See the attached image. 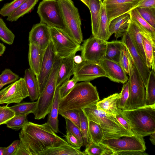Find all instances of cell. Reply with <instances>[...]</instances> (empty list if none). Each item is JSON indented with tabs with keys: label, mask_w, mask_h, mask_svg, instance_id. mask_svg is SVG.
<instances>
[{
	"label": "cell",
	"mask_w": 155,
	"mask_h": 155,
	"mask_svg": "<svg viewBox=\"0 0 155 155\" xmlns=\"http://www.w3.org/2000/svg\"><path fill=\"white\" fill-rule=\"evenodd\" d=\"M37 101L29 102H23L17 103L9 107L14 111L15 115H28L33 113L36 107Z\"/></svg>",
	"instance_id": "cell-36"
},
{
	"label": "cell",
	"mask_w": 155,
	"mask_h": 155,
	"mask_svg": "<svg viewBox=\"0 0 155 155\" xmlns=\"http://www.w3.org/2000/svg\"><path fill=\"white\" fill-rule=\"evenodd\" d=\"M146 106L155 104V71L152 70L146 86Z\"/></svg>",
	"instance_id": "cell-33"
},
{
	"label": "cell",
	"mask_w": 155,
	"mask_h": 155,
	"mask_svg": "<svg viewBox=\"0 0 155 155\" xmlns=\"http://www.w3.org/2000/svg\"></svg>",
	"instance_id": "cell-63"
},
{
	"label": "cell",
	"mask_w": 155,
	"mask_h": 155,
	"mask_svg": "<svg viewBox=\"0 0 155 155\" xmlns=\"http://www.w3.org/2000/svg\"><path fill=\"white\" fill-rule=\"evenodd\" d=\"M51 41L56 55L63 58L81 51V45L66 32L58 28L49 27Z\"/></svg>",
	"instance_id": "cell-6"
},
{
	"label": "cell",
	"mask_w": 155,
	"mask_h": 155,
	"mask_svg": "<svg viewBox=\"0 0 155 155\" xmlns=\"http://www.w3.org/2000/svg\"><path fill=\"white\" fill-rule=\"evenodd\" d=\"M98 63L104 71L107 77L111 81L123 84L128 81L127 74L119 62L104 58Z\"/></svg>",
	"instance_id": "cell-17"
},
{
	"label": "cell",
	"mask_w": 155,
	"mask_h": 155,
	"mask_svg": "<svg viewBox=\"0 0 155 155\" xmlns=\"http://www.w3.org/2000/svg\"><path fill=\"white\" fill-rule=\"evenodd\" d=\"M147 155L148 154L145 152L140 151H122L117 152L115 155Z\"/></svg>",
	"instance_id": "cell-53"
},
{
	"label": "cell",
	"mask_w": 155,
	"mask_h": 155,
	"mask_svg": "<svg viewBox=\"0 0 155 155\" xmlns=\"http://www.w3.org/2000/svg\"><path fill=\"white\" fill-rule=\"evenodd\" d=\"M67 142L71 145L80 149L83 146L78 138L69 131H66V134L64 135Z\"/></svg>",
	"instance_id": "cell-48"
},
{
	"label": "cell",
	"mask_w": 155,
	"mask_h": 155,
	"mask_svg": "<svg viewBox=\"0 0 155 155\" xmlns=\"http://www.w3.org/2000/svg\"><path fill=\"white\" fill-rule=\"evenodd\" d=\"M15 115L13 110L8 105L2 106L0 110V125L6 123Z\"/></svg>",
	"instance_id": "cell-46"
},
{
	"label": "cell",
	"mask_w": 155,
	"mask_h": 155,
	"mask_svg": "<svg viewBox=\"0 0 155 155\" xmlns=\"http://www.w3.org/2000/svg\"><path fill=\"white\" fill-rule=\"evenodd\" d=\"M123 138L103 140L100 143L108 147L115 153L122 151H140L145 152V143L143 138L136 134Z\"/></svg>",
	"instance_id": "cell-9"
},
{
	"label": "cell",
	"mask_w": 155,
	"mask_h": 155,
	"mask_svg": "<svg viewBox=\"0 0 155 155\" xmlns=\"http://www.w3.org/2000/svg\"><path fill=\"white\" fill-rule=\"evenodd\" d=\"M5 147H0V155H3Z\"/></svg>",
	"instance_id": "cell-58"
},
{
	"label": "cell",
	"mask_w": 155,
	"mask_h": 155,
	"mask_svg": "<svg viewBox=\"0 0 155 155\" xmlns=\"http://www.w3.org/2000/svg\"><path fill=\"white\" fill-rule=\"evenodd\" d=\"M143 18L151 26L155 28V8H136Z\"/></svg>",
	"instance_id": "cell-38"
},
{
	"label": "cell",
	"mask_w": 155,
	"mask_h": 155,
	"mask_svg": "<svg viewBox=\"0 0 155 155\" xmlns=\"http://www.w3.org/2000/svg\"><path fill=\"white\" fill-rule=\"evenodd\" d=\"M19 136L31 155H45L47 149L68 143L56 134L47 122L39 124L27 121Z\"/></svg>",
	"instance_id": "cell-1"
},
{
	"label": "cell",
	"mask_w": 155,
	"mask_h": 155,
	"mask_svg": "<svg viewBox=\"0 0 155 155\" xmlns=\"http://www.w3.org/2000/svg\"><path fill=\"white\" fill-rule=\"evenodd\" d=\"M28 41L45 50L51 41L49 27L40 22L34 25L29 32Z\"/></svg>",
	"instance_id": "cell-16"
},
{
	"label": "cell",
	"mask_w": 155,
	"mask_h": 155,
	"mask_svg": "<svg viewBox=\"0 0 155 155\" xmlns=\"http://www.w3.org/2000/svg\"><path fill=\"white\" fill-rule=\"evenodd\" d=\"M13 155H31L24 145L20 140V143Z\"/></svg>",
	"instance_id": "cell-51"
},
{
	"label": "cell",
	"mask_w": 155,
	"mask_h": 155,
	"mask_svg": "<svg viewBox=\"0 0 155 155\" xmlns=\"http://www.w3.org/2000/svg\"><path fill=\"white\" fill-rule=\"evenodd\" d=\"M107 42L93 35L84 40L81 49L83 60L98 63L105 56Z\"/></svg>",
	"instance_id": "cell-10"
},
{
	"label": "cell",
	"mask_w": 155,
	"mask_h": 155,
	"mask_svg": "<svg viewBox=\"0 0 155 155\" xmlns=\"http://www.w3.org/2000/svg\"><path fill=\"white\" fill-rule=\"evenodd\" d=\"M79 111L70 110L59 114L65 119H67L77 125L80 129V116Z\"/></svg>",
	"instance_id": "cell-45"
},
{
	"label": "cell",
	"mask_w": 155,
	"mask_h": 155,
	"mask_svg": "<svg viewBox=\"0 0 155 155\" xmlns=\"http://www.w3.org/2000/svg\"><path fill=\"white\" fill-rule=\"evenodd\" d=\"M58 0L67 33L81 45L83 41V37L78 9L72 0Z\"/></svg>",
	"instance_id": "cell-5"
},
{
	"label": "cell",
	"mask_w": 155,
	"mask_h": 155,
	"mask_svg": "<svg viewBox=\"0 0 155 155\" xmlns=\"http://www.w3.org/2000/svg\"><path fill=\"white\" fill-rule=\"evenodd\" d=\"M99 100L96 87L89 81L77 83L71 91L61 100L58 114L70 110H82Z\"/></svg>",
	"instance_id": "cell-2"
},
{
	"label": "cell",
	"mask_w": 155,
	"mask_h": 155,
	"mask_svg": "<svg viewBox=\"0 0 155 155\" xmlns=\"http://www.w3.org/2000/svg\"><path fill=\"white\" fill-rule=\"evenodd\" d=\"M15 38L14 34L8 28L3 20L0 18V39L4 43L11 45Z\"/></svg>",
	"instance_id": "cell-37"
},
{
	"label": "cell",
	"mask_w": 155,
	"mask_h": 155,
	"mask_svg": "<svg viewBox=\"0 0 155 155\" xmlns=\"http://www.w3.org/2000/svg\"><path fill=\"white\" fill-rule=\"evenodd\" d=\"M120 94V98L117 102V107L118 109L124 110L130 95V82L129 80L123 85Z\"/></svg>",
	"instance_id": "cell-40"
},
{
	"label": "cell",
	"mask_w": 155,
	"mask_h": 155,
	"mask_svg": "<svg viewBox=\"0 0 155 155\" xmlns=\"http://www.w3.org/2000/svg\"><path fill=\"white\" fill-rule=\"evenodd\" d=\"M75 54L62 59L58 70L56 87L60 86L73 75L75 63L74 58Z\"/></svg>",
	"instance_id": "cell-19"
},
{
	"label": "cell",
	"mask_w": 155,
	"mask_h": 155,
	"mask_svg": "<svg viewBox=\"0 0 155 155\" xmlns=\"http://www.w3.org/2000/svg\"><path fill=\"white\" fill-rule=\"evenodd\" d=\"M4 86L2 84H0V90Z\"/></svg>",
	"instance_id": "cell-59"
},
{
	"label": "cell",
	"mask_w": 155,
	"mask_h": 155,
	"mask_svg": "<svg viewBox=\"0 0 155 155\" xmlns=\"http://www.w3.org/2000/svg\"><path fill=\"white\" fill-rule=\"evenodd\" d=\"M121 40L127 48L133 63L140 73L146 87L150 69L139 54L127 31L122 36Z\"/></svg>",
	"instance_id": "cell-14"
},
{
	"label": "cell",
	"mask_w": 155,
	"mask_h": 155,
	"mask_svg": "<svg viewBox=\"0 0 155 155\" xmlns=\"http://www.w3.org/2000/svg\"><path fill=\"white\" fill-rule=\"evenodd\" d=\"M143 0H104L109 23L114 18L137 8Z\"/></svg>",
	"instance_id": "cell-13"
},
{
	"label": "cell",
	"mask_w": 155,
	"mask_h": 155,
	"mask_svg": "<svg viewBox=\"0 0 155 155\" xmlns=\"http://www.w3.org/2000/svg\"><path fill=\"white\" fill-rule=\"evenodd\" d=\"M19 79V76L10 69H5L0 75V81L4 86L13 83Z\"/></svg>",
	"instance_id": "cell-44"
},
{
	"label": "cell",
	"mask_w": 155,
	"mask_h": 155,
	"mask_svg": "<svg viewBox=\"0 0 155 155\" xmlns=\"http://www.w3.org/2000/svg\"><path fill=\"white\" fill-rule=\"evenodd\" d=\"M109 25L105 8L102 2L98 29L96 37L107 41L110 37L109 32Z\"/></svg>",
	"instance_id": "cell-28"
},
{
	"label": "cell",
	"mask_w": 155,
	"mask_h": 155,
	"mask_svg": "<svg viewBox=\"0 0 155 155\" xmlns=\"http://www.w3.org/2000/svg\"><path fill=\"white\" fill-rule=\"evenodd\" d=\"M115 116L119 123L125 128L131 132H133L128 121L122 114L120 112V110L118 113L116 114Z\"/></svg>",
	"instance_id": "cell-49"
},
{
	"label": "cell",
	"mask_w": 155,
	"mask_h": 155,
	"mask_svg": "<svg viewBox=\"0 0 155 155\" xmlns=\"http://www.w3.org/2000/svg\"><path fill=\"white\" fill-rule=\"evenodd\" d=\"M119 63L126 74L130 75L133 72V63L127 48L123 42Z\"/></svg>",
	"instance_id": "cell-34"
},
{
	"label": "cell",
	"mask_w": 155,
	"mask_h": 155,
	"mask_svg": "<svg viewBox=\"0 0 155 155\" xmlns=\"http://www.w3.org/2000/svg\"><path fill=\"white\" fill-rule=\"evenodd\" d=\"M137 7L144 8H155V0H143Z\"/></svg>",
	"instance_id": "cell-52"
},
{
	"label": "cell",
	"mask_w": 155,
	"mask_h": 155,
	"mask_svg": "<svg viewBox=\"0 0 155 155\" xmlns=\"http://www.w3.org/2000/svg\"><path fill=\"white\" fill-rule=\"evenodd\" d=\"M45 155H86L77 147L69 143L61 145L57 147L49 148L45 152Z\"/></svg>",
	"instance_id": "cell-27"
},
{
	"label": "cell",
	"mask_w": 155,
	"mask_h": 155,
	"mask_svg": "<svg viewBox=\"0 0 155 155\" xmlns=\"http://www.w3.org/2000/svg\"><path fill=\"white\" fill-rule=\"evenodd\" d=\"M150 135V140L152 143L155 145V132L151 134Z\"/></svg>",
	"instance_id": "cell-55"
},
{
	"label": "cell",
	"mask_w": 155,
	"mask_h": 155,
	"mask_svg": "<svg viewBox=\"0 0 155 155\" xmlns=\"http://www.w3.org/2000/svg\"><path fill=\"white\" fill-rule=\"evenodd\" d=\"M129 12L130 15L131 20L155 39V28L151 26L143 18L136 8L132 9Z\"/></svg>",
	"instance_id": "cell-31"
},
{
	"label": "cell",
	"mask_w": 155,
	"mask_h": 155,
	"mask_svg": "<svg viewBox=\"0 0 155 155\" xmlns=\"http://www.w3.org/2000/svg\"><path fill=\"white\" fill-rule=\"evenodd\" d=\"M102 2L101 0H89V8L91 16L92 35L96 37L98 32Z\"/></svg>",
	"instance_id": "cell-26"
},
{
	"label": "cell",
	"mask_w": 155,
	"mask_h": 155,
	"mask_svg": "<svg viewBox=\"0 0 155 155\" xmlns=\"http://www.w3.org/2000/svg\"><path fill=\"white\" fill-rule=\"evenodd\" d=\"M122 44L121 40L107 41L106 52L104 58L119 63Z\"/></svg>",
	"instance_id": "cell-30"
},
{
	"label": "cell",
	"mask_w": 155,
	"mask_h": 155,
	"mask_svg": "<svg viewBox=\"0 0 155 155\" xmlns=\"http://www.w3.org/2000/svg\"><path fill=\"white\" fill-rule=\"evenodd\" d=\"M74 76L78 81H89L107 75L98 63L83 60L79 64H75Z\"/></svg>",
	"instance_id": "cell-12"
},
{
	"label": "cell",
	"mask_w": 155,
	"mask_h": 155,
	"mask_svg": "<svg viewBox=\"0 0 155 155\" xmlns=\"http://www.w3.org/2000/svg\"><path fill=\"white\" fill-rule=\"evenodd\" d=\"M143 43L146 64L150 69L155 71V39L147 33H144Z\"/></svg>",
	"instance_id": "cell-23"
},
{
	"label": "cell",
	"mask_w": 155,
	"mask_h": 155,
	"mask_svg": "<svg viewBox=\"0 0 155 155\" xmlns=\"http://www.w3.org/2000/svg\"><path fill=\"white\" fill-rule=\"evenodd\" d=\"M80 116V130L84 142V145L85 147L88 143V121L82 110L79 111Z\"/></svg>",
	"instance_id": "cell-41"
},
{
	"label": "cell",
	"mask_w": 155,
	"mask_h": 155,
	"mask_svg": "<svg viewBox=\"0 0 155 155\" xmlns=\"http://www.w3.org/2000/svg\"><path fill=\"white\" fill-rule=\"evenodd\" d=\"M37 12L40 23L67 32L58 0H42L39 5Z\"/></svg>",
	"instance_id": "cell-7"
},
{
	"label": "cell",
	"mask_w": 155,
	"mask_h": 155,
	"mask_svg": "<svg viewBox=\"0 0 155 155\" xmlns=\"http://www.w3.org/2000/svg\"><path fill=\"white\" fill-rule=\"evenodd\" d=\"M29 47L28 61L30 68L38 78L39 75L45 50L41 49L36 45L31 43H29Z\"/></svg>",
	"instance_id": "cell-20"
},
{
	"label": "cell",
	"mask_w": 155,
	"mask_h": 155,
	"mask_svg": "<svg viewBox=\"0 0 155 155\" xmlns=\"http://www.w3.org/2000/svg\"><path fill=\"white\" fill-rule=\"evenodd\" d=\"M27 116L26 114L15 115L6 123L7 127L15 130L22 129L27 121Z\"/></svg>",
	"instance_id": "cell-39"
},
{
	"label": "cell",
	"mask_w": 155,
	"mask_h": 155,
	"mask_svg": "<svg viewBox=\"0 0 155 155\" xmlns=\"http://www.w3.org/2000/svg\"><path fill=\"white\" fill-rule=\"evenodd\" d=\"M1 84V82L0 81V84Z\"/></svg>",
	"instance_id": "cell-61"
},
{
	"label": "cell",
	"mask_w": 155,
	"mask_h": 155,
	"mask_svg": "<svg viewBox=\"0 0 155 155\" xmlns=\"http://www.w3.org/2000/svg\"><path fill=\"white\" fill-rule=\"evenodd\" d=\"M120 112L134 133L143 138L155 132V104Z\"/></svg>",
	"instance_id": "cell-4"
},
{
	"label": "cell",
	"mask_w": 155,
	"mask_h": 155,
	"mask_svg": "<svg viewBox=\"0 0 155 155\" xmlns=\"http://www.w3.org/2000/svg\"><path fill=\"white\" fill-rule=\"evenodd\" d=\"M5 49V46L3 44L0 43V56H2L3 54Z\"/></svg>",
	"instance_id": "cell-56"
},
{
	"label": "cell",
	"mask_w": 155,
	"mask_h": 155,
	"mask_svg": "<svg viewBox=\"0 0 155 155\" xmlns=\"http://www.w3.org/2000/svg\"><path fill=\"white\" fill-rule=\"evenodd\" d=\"M96 103L84 108L82 110L88 121L94 122L101 127L104 134L103 140L130 136L134 134L133 132L125 128L115 115L97 109Z\"/></svg>",
	"instance_id": "cell-3"
},
{
	"label": "cell",
	"mask_w": 155,
	"mask_h": 155,
	"mask_svg": "<svg viewBox=\"0 0 155 155\" xmlns=\"http://www.w3.org/2000/svg\"><path fill=\"white\" fill-rule=\"evenodd\" d=\"M84 3L88 8L89 5V0H80Z\"/></svg>",
	"instance_id": "cell-57"
},
{
	"label": "cell",
	"mask_w": 155,
	"mask_h": 155,
	"mask_svg": "<svg viewBox=\"0 0 155 155\" xmlns=\"http://www.w3.org/2000/svg\"><path fill=\"white\" fill-rule=\"evenodd\" d=\"M56 56L54 47L51 41L44 51L39 75L37 78L39 84L40 94L44 88L50 75Z\"/></svg>",
	"instance_id": "cell-15"
},
{
	"label": "cell",
	"mask_w": 155,
	"mask_h": 155,
	"mask_svg": "<svg viewBox=\"0 0 155 155\" xmlns=\"http://www.w3.org/2000/svg\"><path fill=\"white\" fill-rule=\"evenodd\" d=\"M127 32L131 38L139 54L146 64L143 40L144 33L147 32L139 27L131 20Z\"/></svg>",
	"instance_id": "cell-21"
},
{
	"label": "cell",
	"mask_w": 155,
	"mask_h": 155,
	"mask_svg": "<svg viewBox=\"0 0 155 155\" xmlns=\"http://www.w3.org/2000/svg\"><path fill=\"white\" fill-rule=\"evenodd\" d=\"M74 60L75 64H79L83 60L81 56L78 55L76 56L75 55L74 57Z\"/></svg>",
	"instance_id": "cell-54"
},
{
	"label": "cell",
	"mask_w": 155,
	"mask_h": 155,
	"mask_svg": "<svg viewBox=\"0 0 155 155\" xmlns=\"http://www.w3.org/2000/svg\"><path fill=\"white\" fill-rule=\"evenodd\" d=\"M78 82L77 79L73 76L72 79L66 81L59 86V93L61 99L71 91Z\"/></svg>",
	"instance_id": "cell-42"
},
{
	"label": "cell",
	"mask_w": 155,
	"mask_h": 155,
	"mask_svg": "<svg viewBox=\"0 0 155 155\" xmlns=\"http://www.w3.org/2000/svg\"><path fill=\"white\" fill-rule=\"evenodd\" d=\"M130 22V16L129 12L114 18L109 23L110 36L114 33L116 39L122 37L127 31Z\"/></svg>",
	"instance_id": "cell-18"
},
{
	"label": "cell",
	"mask_w": 155,
	"mask_h": 155,
	"mask_svg": "<svg viewBox=\"0 0 155 155\" xmlns=\"http://www.w3.org/2000/svg\"><path fill=\"white\" fill-rule=\"evenodd\" d=\"M19 143L20 140H16L8 147H5L3 155H13Z\"/></svg>",
	"instance_id": "cell-50"
},
{
	"label": "cell",
	"mask_w": 155,
	"mask_h": 155,
	"mask_svg": "<svg viewBox=\"0 0 155 155\" xmlns=\"http://www.w3.org/2000/svg\"><path fill=\"white\" fill-rule=\"evenodd\" d=\"M26 0H14L5 4L0 10V14L4 17H8Z\"/></svg>",
	"instance_id": "cell-43"
},
{
	"label": "cell",
	"mask_w": 155,
	"mask_h": 155,
	"mask_svg": "<svg viewBox=\"0 0 155 155\" xmlns=\"http://www.w3.org/2000/svg\"><path fill=\"white\" fill-rule=\"evenodd\" d=\"M67 131H69L75 136L79 141L84 145V142L80 129L69 120L65 118Z\"/></svg>",
	"instance_id": "cell-47"
},
{
	"label": "cell",
	"mask_w": 155,
	"mask_h": 155,
	"mask_svg": "<svg viewBox=\"0 0 155 155\" xmlns=\"http://www.w3.org/2000/svg\"><path fill=\"white\" fill-rule=\"evenodd\" d=\"M28 97V92L24 78H20L0 91V104L19 103Z\"/></svg>",
	"instance_id": "cell-11"
},
{
	"label": "cell",
	"mask_w": 155,
	"mask_h": 155,
	"mask_svg": "<svg viewBox=\"0 0 155 155\" xmlns=\"http://www.w3.org/2000/svg\"><path fill=\"white\" fill-rule=\"evenodd\" d=\"M120 93H116L97 102L96 104L97 109L114 115L120 110L117 107V102L120 97Z\"/></svg>",
	"instance_id": "cell-24"
},
{
	"label": "cell",
	"mask_w": 155,
	"mask_h": 155,
	"mask_svg": "<svg viewBox=\"0 0 155 155\" xmlns=\"http://www.w3.org/2000/svg\"><path fill=\"white\" fill-rule=\"evenodd\" d=\"M84 151L86 155H114V152L107 146L100 143L89 142Z\"/></svg>",
	"instance_id": "cell-32"
},
{
	"label": "cell",
	"mask_w": 155,
	"mask_h": 155,
	"mask_svg": "<svg viewBox=\"0 0 155 155\" xmlns=\"http://www.w3.org/2000/svg\"><path fill=\"white\" fill-rule=\"evenodd\" d=\"M133 68V72L128 78L130 82V95L124 110L133 109L145 106V86L134 64Z\"/></svg>",
	"instance_id": "cell-8"
},
{
	"label": "cell",
	"mask_w": 155,
	"mask_h": 155,
	"mask_svg": "<svg viewBox=\"0 0 155 155\" xmlns=\"http://www.w3.org/2000/svg\"><path fill=\"white\" fill-rule=\"evenodd\" d=\"M24 78L28 97L33 101L38 100L40 94L39 82L36 76L30 68L25 70Z\"/></svg>",
	"instance_id": "cell-22"
},
{
	"label": "cell",
	"mask_w": 155,
	"mask_h": 155,
	"mask_svg": "<svg viewBox=\"0 0 155 155\" xmlns=\"http://www.w3.org/2000/svg\"><path fill=\"white\" fill-rule=\"evenodd\" d=\"M38 0H26L8 16L7 20L13 22L28 13L34 8Z\"/></svg>",
	"instance_id": "cell-29"
},
{
	"label": "cell",
	"mask_w": 155,
	"mask_h": 155,
	"mask_svg": "<svg viewBox=\"0 0 155 155\" xmlns=\"http://www.w3.org/2000/svg\"><path fill=\"white\" fill-rule=\"evenodd\" d=\"M58 86L56 87L53 102L50 112L48 114L47 123L53 130L56 133L59 132L58 128L59 107L61 98Z\"/></svg>",
	"instance_id": "cell-25"
},
{
	"label": "cell",
	"mask_w": 155,
	"mask_h": 155,
	"mask_svg": "<svg viewBox=\"0 0 155 155\" xmlns=\"http://www.w3.org/2000/svg\"><path fill=\"white\" fill-rule=\"evenodd\" d=\"M2 0H0V2L2 1Z\"/></svg>",
	"instance_id": "cell-62"
},
{
	"label": "cell",
	"mask_w": 155,
	"mask_h": 155,
	"mask_svg": "<svg viewBox=\"0 0 155 155\" xmlns=\"http://www.w3.org/2000/svg\"><path fill=\"white\" fill-rule=\"evenodd\" d=\"M2 106H0V110H1V109H2Z\"/></svg>",
	"instance_id": "cell-60"
},
{
	"label": "cell",
	"mask_w": 155,
	"mask_h": 155,
	"mask_svg": "<svg viewBox=\"0 0 155 155\" xmlns=\"http://www.w3.org/2000/svg\"><path fill=\"white\" fill-rule=\"evenodd\" d=\"M88 143L92 142L99 144L103 139L104 134L101 127L93 121H88Z\"/></svg>",
	"instance_id": "cell-35"
}]
</instances>
